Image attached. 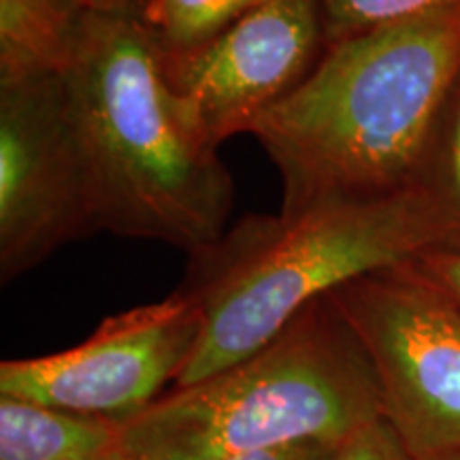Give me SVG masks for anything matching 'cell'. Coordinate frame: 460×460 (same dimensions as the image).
<instances>
[{
    "mask_svg": "<svg viewBox=\"0 0 460 460\" xmlns=\"http://www.w3.org/2000/svg\"><path fill=\"white\" fill-rule=\"evenodd\" d=\"M326 48L377 28L439 11L458 9L460 0H318Z\"/></svg>",
    "mask_w": 460,
    "mask_h": 460,
    "instance_id": "7c38bea8",
    "label": "cell"
},
{
    "mask_svg": "<svg viewBox=\"0 0 460 460\" xmlns=\"http://www.w3.org/2000/svg\"><path fill=\"white\" fill-rule=\"evenodd\" d=\"M79 13H96V15H118L128 13L137 0H71Z\"/></svg>",
    "mask_w": 460,
    "mask_h": 460,
    "instance_id": "e0dca14e",
    "label": "cell"
},
{
    "mask_svg": "<svg viewBox=\"0 0 460 460\" xmlns=\"http://www.w3.org/2000/svg\"><path fill=\"white\" fill-rule=\"evenodd\" d=\"M324 49L318 0H262L200 49L160 60L183 118L217 149L286 99Z\"/></svg>",
    "mask_w": 460,
    "mask_h": 460,
    "instance_id": "ba28073f",
    "label": "cell"
},
{
    "mask_svg": "<svg viewBox=\"0 0 460 460\" xmlns=\"http://www.w3.org/2000/svg\"><path fill=\"white\" fill-rule=\"evenodd\" d=\"M96 233L60 77L0 85V279Z\"/></svg>",
    "mask_w": 460,
    "mask_h": 460,
    "instance_id": "52a82bcc",
    "label": "cell"
},
{
    "mask_svg": "<svg viewBox=\"0 0 460 460\" xmlns=\"http://www.w3.org/2000/svg\"><path fill=\"white\" fill-rule=\"evenodd\" d=\"M335 460H416L402 446L394 429L377 416L337 447Z\"/></svg>",
    "mask_w": 460,
    "mask_h": 460,
    "instance_id": "4fadbf2b",
    "label": "cell"
},
{
    "mask_svg": "<svg viewBox=\"0 0 460 460\" xmlns=\"http://www.w3.org/2000/svg\"><path fill=\"white\" fill-rule=\"evenodd\" d=\"M458 77L460 7L326 48L250 128L279 172V214L416 188Z\"/></svg>",
    "mask_w": 460,
    "mask_h": 460,
    "instance_id": "6da1fadb",
    "label": "cell"
},
{
    "mask_svg": "<svg viewBox=\"0 0 460 460\" xmlns=\"http://www.w3.org/2000/svg\"><path fill=\"white\" fill-rule=\"evenodd\" d=\"M200 314L175 295L107 318L77 348L3 360L0 396L88 416L126 420L175 384L197 348Z\"/></svg>",
    "mask_w": 460,
    "mask_h": 460,
    "instance_id": "8992f818",
    "label": "cell"
},
{
    "mask_svg": "<svg viewBox=\"0 0 460 460\" xmlns=\"http://www.w3.org/2000/svg\"><path fill=\"white\" fill-rule=\"evenodd\" d=\"M382 416L365 349L329 296L250 358L119 420L128 460H226L269 447L341 444Z\"/></svg>",
    "mask_w": 460,
    "mask_h": 460,
    "instance_id": "277c9868",
    "label": "cell"
},
{
    "mask_svg": "<svg viewBox=\"0 0 460 460\" xmlns=\"http://www.w3.org/2000/svg\"><path fill=\"white\" fill-rule=\"evenodd\" d=\"M407 264L460 307V245L433 247Z\"/></svg>",
    "mask_w": 460,
    "mask_h": 460,
    "instance_id": "5bb4252c",
    "label": "cell"
},
{
    "mask_svg": "<svg viewBox=\"0 0 460 460\" xmlns=\"http://www.w3.org/2000/svg\"><path fill=\"white\" fill-rule=\"evenodd\" d=\"M329 298L365 349L379 410L416 460H460V307L407 262Z\"/></svg>",
    "mask_w": 460,
    "mask_h": 460,
    "instance_id": "5b68a950",
    "label": "cell"
},
{
    "mask_svg": "<svg viewBox=\"0 0 460 460\" xmlns=\"http://www.w3.org/2000/svg\"><path fill=\"white\" fill-rule=\"evenodd\" d=\"M262 0H137L130 13L163 58L186 56L214 41Z\"/></svg>",
    "mask_w": 460,
    "mask_h": 460,
    "instance_id": "8fae6325",
    "label": "cell"
},
{
    "mask_svg": "<svg viewBox=\"0 0 460 460\" xmlns=\"http://www.w3.org/2000/svg\"><path fill=\"white\" fill-rule=\"evenodd\" d=\"M450 243V226L418 186L290 216L243 217L190 262L180 292L199 307L200 335L172 388L250 358L337 288Z\"/></svg>",
    "mask_w": 460,
    "mask_h": 460,
    "instance_id": "3957f363",
    "label": "cell"
},
{
    "mask_svg": "<svg viewBox=\"0 0 460 460\" xmlns=\"http://www.w3.org/2000/svg\"><path fill=\"white\" fill-rule=\"evenodd\" d=\"M456 107L450 118V128H447V147H446V192L447 197L437 203L450 233L454 237L460 222V90H458ZM452 245V243H450Z\"/></svg>",
    "mask_w": 460,
    "mask_h": 460,
    "instance_id": "9a60e30c",
    "label": "cell"
},
{
    "mask_svg": "<svg viewBox=\"0 0 460 460\" xmlns=\"http://www.w3.org/2000/svg\"><path fill=\"white\" fill-rule=\"evenodd\" d=\"M0 460H128L119 420L0 396Z\"/></svg>",
    "mask_w": 460,
    "mask_h": 460,
    "instance_id": "9c48e42d",
    "label": "cell"
},
{
    "mask_svg": "<svg viewBox=\"0 0 460 460\" xmlns=\"http://www.w3.org/2000/svg\"><path fill=\"white\" fill-rule=\"evenodd\" d=\"M96 230L160 241L190 256L228 230L230 172L200 139L130 13H82L60 75Z\"/></svg>",
    "mask_w": 460,
    "mask_h": 460,
    "instance_id": "7a4b0ae2",
    "label": "cell"
},
{
    "mask_svg": "<svg viewBox=\"0 0 460 460\" xmlns=\"http://www.w3.org/2000/svg\"><path fill=\"white\" fill-rule=\"evenodd\" d=\"M79 20L71 0H0V85L60 77Z\"/></svg>",
    "mask_w": 460,
    "mask_h": 460,
    "instance_id": "30bf717a",
    "label": "cell"
},
{
    "mask_svg": "<svg viewBox=\"0 0 460 460\" xmlns=\"http://www.w3.org/2000/svg\"><path fill=\"white\" fill-rule=\"evenodd\" d=\"M339 444H324V441H303L269 450H258L226 460H335Z\"/></svg>",
    "mask_w": 460,
    "mask_h": 460,
    "instance_id": "2e32d148",
    "label": "cell"
}]
</instances>
